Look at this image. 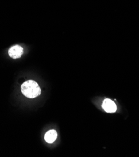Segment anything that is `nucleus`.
<instances>
[{"label":"nucleus","instance_id":"nucleus-2","mask_svg":"<svg viewBox=\"0 0 139 157\" xmlns=\"http://www.w3.org/2000/svg\"><path fill=\"white\" fill-rule=\"evenodd\" d=\"M23 53V48L19 45L13 46L8 50L10 56L13 59H17L21 56Z\"/></svg>","mask_w":139,"mask_h":157},{"label":"nucleus","instance_id":"nucleus-3","mask_svg":"<svg viewBox=\"0 0 139 157\" xmlns=\"http://www.w3.org/2000/svg\"><path fill=\"white\" fill-rule=\"evenodd\" d=\"M102 107L104 110L108 113H114L117 110V106L115 102L110 99H105L103 101Z\"/></svg>","mask_w":139,"mask_h":157},{"label":"nucleus","instance_id":"nucleus-1","mask_svg":"<svg viewBox=\"0 0 139 157\" xmlns=\"http://www.w3.org/2000/svg\"><path fill=\"white\" fill-rule=\"evenodd\" d=\"M21 90L23 95L29 98H34L41 94V89L38 84L33 80L24 82L21 86Z\"/></svg>","mask_w":139,"mask_h":157},{"label":"nucleus","instance_id":"nucleus-4","mask_svg":"<svg viewBox=\"0 0 139 157\" xmlns=\"http://www.w3.org/2000/svg\"><path fill=\"white\" fill-rule=\"evenodd\" d=\"M57 138V133L55 130H52L46 132L44 135V140L47 143L52 144Z\"/></svg>","mask_w":139,"mask_h":157}]
</instances>
